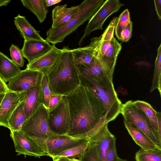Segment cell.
<instances>
[{
    "label": "cell",
    "mask_w": 161,
    "mask_h": 161,
    "mask_svg": "<svg viewBox=\"0 0 161 161\" xmlns=\"http://www.w3.org/2000/svg\"><path fill=\"white\" fill-rule=\"evenodd\" d=\"M64 97L61 95L52 93L49 103L48 110H50L55 107Z\"/></svg>",
    "instance_id": "34"
},
{
    "label": "cell",
    "mask_w": 161,
    "mask_h": 161,
    "mask_svg": "<svg viewBox=\"0 0 161 161\" xmlns=\"http://www.w3.org/2000/svg\"><path fill=\"white\" fill-rule=\"evenodd\" d=\"M118 161H128L126 160L123 159L119 158Z\"/></svg>",
    "instance_id": "42"
},
{
    "label": "cell",
    "mask_w": 161,
    "mask_h": 161,
    "mask_svg": "<svg viewBox=\"0 0 161 161\" xmlns=\"http://www.w3.org/2000/svg\"><path fill=\"white\" fill-rule=\"evenodd\" d=\"M130 12L128 9L125 10L118 17L114 31L115 35L120 41H122L121 33L130 21Z\"/></svg>",
    "instance_id": "28"
},
{
    "label": "cell",
    "mask_w": 161,
    "mask_h": 161,
    "mask_svg": "<svg viewBox=\"0 0 161 161\" xmlns=\"http://www.w3.org/2000/svg\"><path fill=\"white\" fill-rule=\"evenodd\" d=\"M79 5L67 7L66 4L55 6L52 12L51 27H58L67 23L77 13Z\"/></svg>",
    "instance_id": "18"
},
{
    "label": "cell",
    "mask_w": 161,
    "mask_h": 161,
    "mask_svg": "<svg viewBox=\"0 0 161 161\" xmlns=\"http://www.w3.org/2000/svg\"><path fill=\"white\" fill-rule=\"evenodd\" d=\"M88 142L84 144L74 147L64 151L52 158L64 157H68L69 158H73L77 157L79 158L83 153L87 147Z\"/></svg>",
    "instance_id": "29"
},
{
    "label": "cell",
    "mask_w": 161,
    "mask_h": 161,
    "mask_svg": "<svg viewBox=\"0 0 161 161\" xmlns=\"http://www.w3.org/2000/svg\"><path fill=\"white\" fill-rule=\"evenodd\" d=\"M46 75L52 93L66 96L80 85L72 50L68 46L61 49L55 64Z\"/></svg>",
    "instance_id": "2"
},
{
    "label": "cell",
    "mask_w": 161,
    "mask_h": 161,
    "mask_svg": "<svg viewBox=\"0 0 161 161\" xmlns=\"http://www.w3.org/2000/svg\"><path fill=\"white\" fill-rule=\"evenodd\" d=\"M9 50L12 60L19 67H23L24 65L25 60L21 50L13 44H12Z\"/></svg>",
    "instance_id": "30"
},
{
    "label": "cell",
    "mask_w": 161,
    "mask_h": 161,
    "mask_svg": "<svg viewBox=\"0 0 161 161\" xmlns=\"http://www.w3.org/2000/svg\"><path fill=\"white\" fill-rule=\"evenodd\" d=\"M48 109L41 103L23 125L20 131L38 144L48 137L56 135L48 124Z\"/></svg>",
    "instance_id": "6"
},
{
    "label": "cell",
    "mask_w": 161,
    "mask_h": 161,
    "mask_svg": "<svg viewBox=\"0 0 161 161\" xmlns=\"http://www.w3.org/2000/svg\"><path fill=\"white\" fill-rule=\"evenodd\" d=\"M19 96L21 102L24 103V111L27 119L43 103L42 82L26 91L19 92Z\"/></svg>",
    "instance_id": "15"
},
{
    "label": "cell",
    "mask_w": 161,
    "mask_h": 161,
    "mask_svg": "<svg viewBox=\"0 0 161 161\" xmlns=\"http://www.w3.org/2000/svg\"><path fill=\"white\" fill-rule=\"evenodd\" d=\"M124 125L135 142L145 150L161 148L157 146L145 134L130 122L124 119Z\"/></svg>",
    "instance_id": "19"
},
{
    "label": "cell",
    "mask_w": 161,
    "mask_h": 161,
    "mask_svg": "<svg viewBox=\"0 0 161 161\" xmlns=\"http://www.w3.org/2000/svg\"><path fill=\"white\" fill-rule=\"evenodd\" d=\"M43 75L38 71L26 69L21 70L8 81V91L16 92L26 91L41 84Z\"/></svg>",
    "instance_id": "11"
},
{
    "label": "cell",
    "mask_w": 161,
    "mask_h": 161,
    "mask_svg": "<svg viewBox=\"0 0 161 161\" xmlns=\"http://www.w3.org/2000/svg\"><path fill=\"white\" fill-rule=\"evenodd\" d=\"M133 23L131 20L123 30L121 33L122 42H127L130 39L132 36Z\"/></svg>",
    "instance_id": "33"
},
{
    "label": "cell",
    "mask_w": 161,
    "mask_h": 161,
    "mask_svg": "<svg viewBox=\"0 0 161 161\" xmlns=\"http://www.w3.org/2000/svg\"><path fill=\"white\" fill-rule=\"evenodd\" d=\"M104 0H85L79 5L77 14L69 21L57 28L51 27L47 32L46 41L52 44L63 42L67 36L89 20L102 5Z\"/></svg>",
    "instance_id": "4"
},
{
    "label": "cell",
    "mask_w": 161,
    "mask_h": 161,
    "mask_svg": "<svg viewBox=\"0 0 161 161\" xmlns=\"http://www.w3.org/2000/svg\"><path fill=\"white\" fill-rule=\"evenodd\" d=\"M124 4L119 0H106L102 5L89 20L80 38L79 44L80 46L84 40L92 32L103 30V26L106 19L113 14L117 12Z\"/></svg>",
    "instance_id": "10"
},
{
    "label": "cell",
    "mask_w": 161,
    "mask_h": 161,
    "mask_svg": "<svg viewBox=\"0 0 161 161\" xmlns=\"http://www.w3.org/2000/svg\"><path fill=\"white\" fill-rule=\"evenodd\" d=\"M154 4L157 14L159 20L161 19V0H154Z\"/></svg>",
    "instance_id": "35"
},
{
    "label": "cell",
    "mask_w": 161,
    "mask_h": 161,
    "mask_svg": "<svg viewBox=\"0 0 161 161\" xmlns=\"http://www.w3.org/2000/svg\"><path fill=\"white\" fill-rule=\"evenodd\" d=\"M11 1L10 0H0V7L7 5Z\"/></svg>",
    "instance_id": "39"
},
{
    "label": "cell",
    "mask_w": 161,
    "mask_h": 161,
    "mask_svg": "<svg viewBox=\"0 0 161 161\" xmlns=\"http://www.w3.org/2000/svg\"><path fill=\"white\" fill-rule=\"evenodd\" d=\"M116 137L111 141L107 153L105 161H118L119 158L118 155L116 146Z\"/></svg>",
    "instance_id": "32"
},
{
    "label": "cell",
    "mask_w": 161,
    "mask_h": 161,
    "mask_svg": "<svg viewBox=\"0 0 161 161\" xmlns=\"http://www.w3.org/2000/svg\"><path fill=\"white\" fill-rule=\"evenodd\" d=\"M17 155H28L36 157L47 155L36 144L20 131H10Z\"/></svg>",
    "instance_id": "13"
},
{
    "label": "cell",
    "mask_w": 161,
    "mask_h": 161,
    "mask_svg": "<svg viewBox=\"0 0 161 161\" xmlns=\"http://www.w3.org/2000/svg\"><path fill=\"white\" fill-rule=\"evenodd\" d=\"M88 141V137L74 138L67 135H56L48 137L38 146L47 156L53 158L64 151Z\"/></svg>",
    "instance_id": "7"
},
{
    "label": "cell",
    "mask_w": 161,
    "mask_h": 161,
    "mask_svg": "<svg viewBox=\"0 0 161 161\" xmlns=\"http://www.w3.org/2000/svg\"><path fill=\"white\" fill-rule=\"evenodd\" d=\"M78 74L80 85L89 89L103 103L106 122L115 120L120 113L123 103L117 96L113 80L108 76L97 78Z\"/></svg>",
    "instance_id": "3"
},
{
    "label": "cell",
    "mask_w": 161,
    "mask_h": 161,
    "mask_svg": "<svg viewBox=\"0 0 161 161\" xmlns=\"http://www.w3.org/2000/svg\"><path fill=\"white\" fill-rule=\"evenodd\" d=\"M27 118L24 109V103L21 102L11 115L8 122L10 131H20Z\"/></svg>",
    "instance_id": "25"
},
{
    "label": "cell",
    "mask_w": 161,
    "mask_h": 161,
    "mask_svg": "<svg viewBox=\"0 0 161 161\" xmlns=\"http://www.w3.org/2000/svg\"><path fill=\"white\" fill-rule=\"evenodd\" d=\"M5 93H0V105L5 96Z\"/></svg>",
    "instance_id": "40"
},
{
    "label": "cell",
    "mask_w": 161,
    "mask_h": 161,
    "mask_svg": "<svg viewBox=\"0 0 161 161\" xmlns=\"http://www.w3.org/2000/svg\"><path fill=\"white\" fill-rule=\"evenodd\" d=\"M8 91L7 84L0 78V93H5Z\"/></svg>",
    "instance_id": "36"
},
{
    "label": "cell",
    "mask_w": 161,
    "mask_h": 161,
    "mask_svg": "<svg viewBox=\"0 0 161 161\" xmlns=\"http://www.w3.org/2000/svg\"><path fill=\"white\" fill-rule=\"evenodd\" d=\"M132 104L144 114L149 124L156 134L159 141L161 142V136L158 132V125L156 111L149 103L141 100L131 101Z\"/></svg>",
    "instance_id": "21"
},
{
    "label": "cell",
    "mask_w": 161,
    "mask_h": 161,
    "mask_svg": "<svg viewBox=\"0 0 161 161\" xmlns=\"http://www.w3.org/2000/svg\"><path fill=\"white\" fill-rule=\"evenodd\" d=\"M108 124L103 122L88 136V145L79 158L80 161H105L110 144L115 137L109 131Z\"/></svg>",
    "instance_id": "5"
},
{
    "label": "cell",
    "mask_w": 161,
    "mask_h": 161,
    "mask_svg": "<svg viewBox=\"0 0 161 161\" xmlns=\"http://www.w3.org/2000/svg\"><path fill=\"white\" fill-rule=\"evenodd\" d=\"M120 114L123 119L134 125L161 148V142L158 139L144 114L132 104L131 101H128L122 104Z\"/></svg>",
    "instance_id": "8"
},
{
    "label": "cell",
    "mask_w": 161,
    "mask_h": 161,
    "mask_svg": "<svg viewBox=\"0 0 161 161\" xmlns=\"http://www.w3.org/2000/svg\"><path fill=\"white\" fill-rule=\"evenodd\" d=\"M21 71L12 60L0 52V78L5 83Z\"/></svg>",
    "instance_id": "23"
},
{
    "label": "cell",
    "mask_w": 161,
    "mask_h": 161,
    "mask_svg": "<svg viewBox=\"0 0 161 161\" xmlns=\"http://www.w3.org/2000/svg\"><path fill=\"white\" fill-rule=\"evenodd\" d=\"M121 48V44L114 36L110 40H103L100 51L99 60L108 75L111 79H113L117 58Z\"/></svg>",
    "instance_id": "12"
},
{
    "label": "cell",
    "mask_w": 161,
    "mask_h": 161,
    "mask_svg": "<svg viewBox=\"0 0 161 161\" xmlns=\"http://www.w3.org/2000/svg\"><path fill=\"white\" fill-rule=\"evenodd\" d=\"M76 65H80L89 68L93 64L95 61L94 50L92 44L88 46L72 50Z\"/></svg>",
    "instance_id": "22"
},
{
    "label": "cell",
    "mask_w": 161,
    "mask_h": 161,
    "mask_svg": "<svg viewBox=\"0 0 161 161\" xmlns=\"http://www.w3.org/2000/svg\"><path fill=\"white\" fill-rule=\"evenodd\" d=\"M152 85L150 92L158 90L160 97H161V44L157 50V54L156 58L154 69L152 81Z\"/></svg>",
    "instance_id": "26"
},
{
    "label": "cell",
    "mask_w": 161,
    "mask_h": 161,
    "mask_svg": "<svg viewBox=\"0 0 161 161\" xmlns=\"http://www.w3.org/2000/svg\"><path fill=\"white\" fill-rule=\"evenodd\" d=\"M14 23L17 30L25 41L43 40L39 31L36 30L26 19L19 14L14 18Z\"/></svg>",
    "instance_id": "20"
},
{
    "label": "cell",
    "mask_w": 161,
    "mask_h": 161,
    "mask_svg": "<svg viewBox=\"0 0 161 161\" xmlns=\"http://www.w3.org/2000/svg\"><path fill=\"white\" fill-rule=\"evenodd\" d=\"M52 48V45L46 40H24L21 50L24 58L30 63L48 52Z\"/></svg>",
    "instance_id": "16"
},
{
    "label": "cell",
    "mask_w": 161,
    "mask_h": 161,
    "mask_svg": "<svg viewBox=\"0 0 161 161\" xmlns=\"http://www.w3.org/2000/svg\"><path fill=\"white\" fill-rule=\"evenodd\" d=\"M135 158L136 161H161V150L141 148L136 153Z\"/></svg>",
    "instance_id": "27"
},
{
    "label": "cell",
    "mask_w": 161,
    "mask_h": 161,
    "mask_svg": "<svg viewBox=\"0 0 161 161\" xmlns=\"http://www.w3.org/2000/svg\"><path fill=\"white\" fill-rule=\"evenodd\" d=\"M69 161H80L79 159H75L74 158H69Z\"/></svg>",
    "instance_id": "41"
},
{
    "label": "cell",
    "mask_w": 161,
    "mask_h": 161,
    "mask_svg": "<svg viewBox=\"0 0 161 161\" xmlns=\"http://www.w3.org/2000/svg\"><path fill=\"white\" fill-rule=\"evenodd\" d=\"M21 102L19 92L8 91L0 105V126L8 128L9 119Z\"/></svg>",
    "instance_id": "17"
},
{
    "label": "cell",
    "mask_w": 161,
    "mask_h": 161,
    "mask_svg": "<svg viewBox=\"0 0 161 161\" xmlns=\"http://www.w3.org/2000/svg\"><path fill=\"white\" fill-rule=\"evenodd\" d=\"M52 48L48 52L27 64L26 69L36 70L47 75L55 64L61 52V49L52 44Z\"/></svg>",
    "instance_id": "14"
},
{
    "label": "cell",
    "mask_w": 161,
    "mask_h": 161,
    "mask_svg": "<svg viewBox=\"0 0 161 161\" xmlns=\"http://www.w3.org/2000/svg\"><path fill=\"white\" fill-rule=\"evenodd\" d=\"M48 124L51 130L56 135H67L70 125V116L66 97L53 108L49 110Z\"/></svg>",
    "instance_id": "9"
},
{
    "label": "cell",
    "mask_w": 161,
    "mask_h": 161,
    "mask_svg": "<svg viewBox=\"0 0 161 161\" xmlns=\"http://www.w3.org/2000/svg\"><path fill=\"white\" fill-rule=\"evenodd\" d=\"M42 92L43 103L48 108L52 92L49 86L47 77L44 75L42 81Z\"/></svg>",
    "instance_id": "31"
},
{
    "label": "cell",
    "mask_w": 161,
    "mask_h": 161,
    "mask_svg": "<svg viewBox=\"0 0 161 161\" xmlns=\"http://www.w3.org/2000/svg\"><path fill=\"white\" fill-rule=\"evenodd\" d=\"M53 161H69V158L68 157L54 158H52Z\"/></svg>",
    "instance_id": "38"
},
{
    "label": "cell",
    "mask_w": 161,
    "mask_h": 161,
    "mask_svg": "<svg viewBox=\"0 0 161 161\" xmlns=\"http://www.w3.org/2000/svg\"><path fill=\"white\" fill-rule=\"evenodd\" d=\"M20 1L25 7L36 16L40 23L45 20L48 12L45 0H21Z\"/></svg>",
    "instance_id": "24"
},
{
    "label": "cell",
    "mask_w": 161,
    "mask_h": 161,
    "mask_svg": "<svg viewBox=\"0 0 161 161\" xmlns=\"http://www.w3.org/2000/svg\"><path fill=\"white\" fill-rule=\"evenodd\" d=\"M65 97L68 101L70 120L67 135L88 137L100 124L106 122L103 103L87 87L80 85Z\"/></svg>",
    "instance_id": "1"
},
{
    "label": "cell",
    "mask_w": 161,
    "mask_h": 161,
    "mask_svg": "<svg viewBox=\"0 0 161 161\" xmlns=\"http://www.w3.org/2000/svg\"><path fill=\"white\" fill-rule=\"evenodd\" d=\"M62 0H45L46 5L47 7L60 3Z\"/></svg>",
    "instance_id": "37"
}]
</instances>
